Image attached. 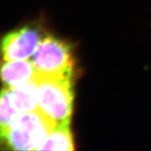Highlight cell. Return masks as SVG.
<instances>
[{
	"label": "cell",
	"mask_w": 151,
	"mask_h": 151,
	"mask_svg": "<svg viewBox=\"0 0 151 151\" xmlns=\"http://www.w3.org/2000/svg\"><path fill=\"white\" fill-rule=\"evenodd\" d=\"M39 109L56 124L70 123L73 111V76H35Z\"/></svg>",
	"instance_id": "6da1fadb"
},
{
	"label": "cell",
	"mask_w": 151,
	"mask_h": 151,
	"mask_svg": "<svg viewBox=\"0 0 151 151\" xmlns=\"http://www.w3.org/2000/svg\"><path fill=\"white\" fill-rule=\"evenodd\" d=\"M56 125L38 108L23 114L0 135V146L14 150H37Z\"/></svg>",
	"instance_id": "7a4b0ae2"
},
{
	"label": "cell",
	"mask_w": 151,
	"mask_h": 151,
	"mask_svg": "<svg viewBox=\"0 0 151 151\" xmlns=\"http://www.w3.org/2000/svg\"><path fill=\"white\" fill-rule=\"evenodd\" d=\"M33 65L40 77L74 76V55L72 45L64 40L45 35L33 55Z\"/></svg>",
	"instance_id": "3957f363"
},
{
	"label": "cell",
	"mask_w": 151,
	"mask_h": 151,
	"mask_svg": "<svg viewBox=\"0 0 151 151\" xmlns=\"http://www.w3.org/2000/svg\"><path fill=\"white\" fill-rule=\"evenodd\" d=\"M45 37L41 23L27 24L10 31L0 40V55L4 60H24L35 52Z\"/></svg>",
	"instance_id": "277c9868"
},
{
	"label": "cell",
	"mask_w": 151,
	"mask_h": 151,
	"mask_svg": "<svg viewBox=\"0 0 151 151\" xmlns=\"http://www.w3.org/2000/svg\"><path fill=\"white\" fill-rule=\"evenodd\" d=\"M35 76V69L30 60H4L0 63V81L6 87L24 86L34 81Z\"/></svg>",
	"instance_id": "5b68a950"
},
{
	"label": "cell",
	"mask_w": 151,
	"mask_h": 151,
	"mask_svg": "<svg viewBox=\"0 0 151 151\" xmlns=\"http://www.w3.org/2000/svg\"><path fill=\"white\" fill-rule=\"evenodd\" d=\"M75 149L70 123L57 124L44 139L37 150L70 151Z\"/></svg>",
	"instance_id": "8992f818"
}]
</instances>
